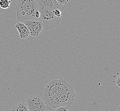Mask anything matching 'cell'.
<instances>
[{
  "mask_svg": "<svg viewBox=\"0 0 120 111\" xmlns=\"http://www.w3.org/2000/svg\"><path fill=\"white\" fill-rule=\"evenodd\" d=\"M43 98L46 111H55L58 108L61 107L59 96L52 91L45 88Z\"/></svg>",
  "mask_w": 120,
  "mask_h": 111,
  "instance_id": "3",
  "label": "cell"
},
{
  "mask_svg": "<svg viewBox=\"0 0 120 111\" xmlns=\"http://www.w3.org/2000/svg\"><path fill=\"white\" fill-rule=\"evenodd\" d=\"M30 30V35L36 37L43 30V24L41 21L36 20H29L23 22Z\"/></svg>",
  "mask_w": 120,
  "mask_h": 111,
  "instance_id": "6",
  "label": "cell"
},
{
  "mask_svg": "<svg viewBox=\"0 0 120 111\" xmlns=\"http://www.w3.org/2000/svg\"><path fill=\"white\" fill-rule=\"evenodd\" d=\"M75 97V94L73 88L61 94L59 98L61 106L67 108L69 110L74 102Z\"/></svg>",
  "mask_w": 120,
  "mask_h": 111,
  "instance_id": "5",
  "label": "cell"
},
{
  "mask_svg": "<svg viewBox=\"0 0 120 111\" xmlns=\"http://www.w3.org/2000/svg\"><path fill=\"white\" fill-rule=\"evenodd\" d=\"M25 103L29 111H46L43 97L40 96L31 95L27 98Z\"/></svg>",
  "mask_w": 120,
  "mask_h": 111,
  "instance_id": "4",
  "label": "cell"
},
{
  "mask_svg": "<svg viewBox=\"0 0 120 111\" xmlns=\"http://www.w3.org/2000/svg\"><path fill=\"white\" fill-rule=\"evenodd\" d=\"M11 3L10 0H0V7L4 9L9 8Z\"/></svg>",
  "mask_w": 120,
  "mask_h": 111,
  "instance_id": "9",
  "label": "cell"
},
{
  "mask_svg": "<svg viewBox=\"0 0 120 111\" xmlns=\"http://www.w3.org/2000/svg\"><path fill=\"white\" fill-rule=\"evenodd\" d=\"M69 110L67 108L65 107H59L57 109H56L55 111H68Z\"/></svg>",
  "mask_w": 120,
  "mask_h": 111,
  "instance_id": "12",
  "label": "cell"
},
{
  "mask_svg": "<svg viewBox=\"0 0 120 111\" xmlns=\"http://www.w3.org/2000/svg\"><path fill=\"white\" fill-rule=\"evenodd\" d=\"M16 10L17 18L21 22L29 20L41 21L36 0H19Z\"/></svg>",
  "mask_w": 120,
  "mask_h": 111,
  "instance_id": "1",
  "label": "cell"
},
{
  "mask_svg": "<svg viewBox=\"0 0 120 111\" xmlns=\"http://www.w3.org/2000/svg\"><path fill=\"white\" fill-rule=\"evenodd\" d=\"M38 7L41 14L40 19L42 23L43 29H52L60 23L61 18L57 17L53 14V10L56 9L46 6H39Z\"/></svg>",
  "mask_w": 120,
  "mask_h": 111,
  "instance_id": "2",
  "label": "cell"
},
{
  "mask_svg": "<svg viewBox=\"0 0 120 111\" xmlns=\"http://www.w3.org/2000/svg\"><path fill=\"white\" fill-rule=\"evenodd\" d=\"M10 111H29L25 102L19 103L13 107Z\"/></svg>",
  "mask_w": 120,
  "mask_h": 111,
  "instance_id": "8",
  "label": "cell"
},
{
  "mask_svg": "<svg viewBox=\"0 0 120 111\" xmlns=\"http://www.w3.org/2000/svg\"><path fill=\"white\" fill-rule=\"evenodd\" d=\"M62 12L60 10L58 9H56L54 10L53 11V13L54 15L57 17L58 18H61L62 16Z\"/></svg>",
  "mask_w": 120,
  "mask_h": 111,
  "instance_id": "10",
  "label": "cell"
},
{
  "mask_svg": "<svg viewBox=\"0 0 120 111\" xmlns=\"http://www.w3.org/2000/svg\"><path fill=\"white\" fill-rule=\"evenodd\" d=\"M56 0L60 5L67 4L69 2V0Z\"/></svg>",
  "mask_w": 120,
  "mask_h": 111,
  "instance_id": "11",
  "label": "cell"
},
{
  "mask_svg": "<svg viewBox=\"0 0 120 111\" xmlns=\"http://www.w3.org/2000/svg\"><path fill=\"white\" fill-rule=\"evenodd\" d=\"M120 76H118L117 79L115 81V83H116V84L117 85V86H118V87H120Z\"/></svg>",
  "mask_w": 120,
  "mask_h": 111,
  "instance_id": "13",
  "label": "cell"
},
{
  "mask_svg": "<svg viewBox=\"0 0 120 111\" xmlns=\"http://www.w3.org/2000/svg\"><path fill=\"white\" fill-rule=\"evenodd\" d=\"M15 28L18 30L21 39H25L30 35V32L29 29L23 22H18L15 25Z\"/></svg>",
  "mask_w": 120,
  "mask_h": 111,
  "instance_id": "7",
  "label": "cell"
},
{
  "mask_svg": "<svg viewBox=\"0 0 120 111\" xmlns=\"http://www.w3.org/2000/svg\"><path fill=\"white\" fill-rule=\"evenodd\" d=\"M117 111H120V106H119V107H118V110H117Z\"/></svg>",
  "mask_w": 120,
  "mask_h": 111,
  "instance_id": "14",
  "label": "cell"
}]
</instances>
